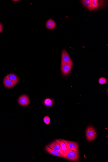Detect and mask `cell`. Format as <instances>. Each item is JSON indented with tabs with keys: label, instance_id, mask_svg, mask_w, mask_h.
I'll return each mask as SVG.
<instances>
[{
	"label": "cell",
	"instance_id": "cell-1",
	"mask_svg": "<svg viewBox=\"0 0 108 162\" xmlns=\"http://www.w3.org/2000/svg\"><path fill=\"white\" fill-rule=\"evenodd\" d=\"M64 158L69 161L78 162L79 161V152L68 149L63 154Z\"/></svg>",
	"mask_w": 108,
	"mask_h": 162
},
{
	"label": "cell",
	"instance_id": "cell-2",
	"mask_svg": "<svg viewBox=\"0 0 108 162\" xmlns=\"http://www.w3.org/2000/svg\"><path fill=\"white\" fill-rule=\"evenodd\" d=\"M87 140L89 141H92L95 139L97 136V132L94 127L90 126L87 127L86 131Z\"/></svg>",
	"mask_w": 108,
	"mask_h": 162
},
{
	"label": "cell",
	"instance_id": "cell-3",
	"mask_svg": "<svg viewBox=\"0 0 108 162\" xmlns=\"http://www.w3.org/2000/svg\"><path fill=\"white\" fill-rule=\"evenodd\" d=\"M61 63L73 64L72 60L70 57L68 52L65 49H63L62 51Z\"/></svg>",
	"mask_w": 108,
	"mask_h": 162
},
{
	"label": "cell",
	"instance_id": "cell-4",
	"mask_svg": "<svg viewBox=\"0 0 108 162\" xmlns=\"http://www.w3.org/2000/svg\"><path fill=\"white\" fill-rule=\"evenodd\" d=\"M73 64L61 63V73H62L63 76L65 77L68 76L70 73L73 67Z\"/></svg>",
	"mask_w": 108,
	"mask_h": 162
},
{
	"label": "cell",
	"instance_id": "cell-5",
	"mask_svg": "<svg viewBox=\"0 0 108 162\" xmlns=\"http://www.w3.org/2000/svg\"><path fill=\"white\" fill-rule=\"evenodd\" d=\"M63 140L68 149L75 151L79 152V146L77 143L64 140Z\"/></svg>",
	"mask_w": 108,
	"mask_h": 162
},
{
	"label": "cell",
	"instance_id": "cell-6",
	"mask_svg": "<svg viewBox=\"0 0 108 162\" xmlns=\"http://www.w3.org/2000/svg\"><path fill=\"white\" fill-rule=\"evenodd\" d=\"M17 102L20 106H25L29 105L30 103V101L28 95H23L19 98Z\"/></svg>",
	"mask_w": 108,
	"mask_h": 162
},
{
	"label": "cell",
	"instance_id": "cell-7",
	"mask_svg": "<svg viewBox=\"0 0 108 162\" xmlns=\"http://www.w3.org/2000/svg\"><path fill=\"white\" fill-rule=\"evenodd\" d=\"M47 145L52 149L56 150V151L60 153L61 154L63 155L64 153L62 148H61L59 144L57 143L55 141H53Z\"/></svg>",
	"mask_w": 108,
	"mask_h": 162
},
{
	"label": "cell",
	"instance_id": "cell-8",
	"mask_svg": "<svg viewBox=\"0 0 108 162\" xmlns=\"http://www.w3.org/2000/svg\"><path fill=\"white\" fill-rule=\"evenodd\" d=\"M54 100L50 97L46 98L42 102L43 105L46 108H52L54 105Z\"/></svg>",
	"mask_w": 108,
	"mask_h": 162
},
{
	"label": "cell",
	"instance_id": "cell-9",
	"mask_svg": "<svg viewBox=\"0 0 108 162\" xmlns=\"http://www.w3.org/2000/svg\"><path fill=\"white\" fill-rule=\"evenodd\" d=\"M105 1L92 0V4L94 10L100 9L104 6Z\"/></svg>",
	"mask_w": 108,
	"mask_h": 162
},
{
	"label": "cell",
	"instance_id": "cell-10",
	"mask_svg": "<svg viewBox=\"0 0 108 162\" xmlns=\"http://www.w3.org/2000/svg\"><path fill=\"white\" fill-rule=\"evenodd\" d=\"M45 151L49 154L54 155L57 157L63 158V155L60 154V153L49 147L48 146L46 145L45 147Z\"/></svg>",
	"mask_w": 108,
	"mask_h": 162
},
{
	"label": "cell",
	"instance_id": "cell-11",
	"mask_svg": "<svg viewBox=\"0 0 108 162\" xmlns=\"http://www.w3.org/2000/svg\"><path fill=\"white\" fill-rule=\"evenodd\" d=\"M4 85L5 87L7 88H11L15 86L14 84L10 80L8 76V74L6 76L3 80Z\"/></svg>",
	"mask_w": 108,
	"mask_h": 162
},
{
	"label": "cell",
	"instance_id": "cell-12",
	"mask_svg": "<svg viewBox=\"0 0 108 162\" xmlns=\"http://www.w3.org/2000/svg\"><path fill=\"white\" fill-rule=\"evenodd\" d=\"M81 2L84 6L90 11H94L92 4V0H83L81 1Z\"/></svg>",
	"mask_w": 108,
	"mask_h": 162
},
{
	"label": "cell",
	"instance_id": "cell-13",
	"mask_svg": "<svg viewBox=\"0 0 108 162\" xmlns=\"http://www.w3.org/2000/svg\"><path fill=\"white\" fill-rule=\"evenodd\" d=\"M46 26L48 29L52 30L56 27V24L54 20L49 19L46 22Z\"/></svg>",
	"mask_w": 108,
	"mask_h": 162
},
{
	"label": "cell",
	"instance_id": "cell-14",
	"mask_svg": "<svg viewBox=\"0 0 108 162\" xmlns=\"http://www.w3.org/2000/svg\"><path fill=\"white\" fill-rule=\"evenodd\" d=\"M8 74V76L10 80L13 82L14 86H16L19 82V79L18 77L16 75L11 73Z\"/></svg>",
	"mask_w": 108,
	"mask_h": 162
},
{
	"label": "cell",
	"instance_id": "cell-15",
	"mask_svg": "<svg viewBox=\"0 0 108 162\" xmlns=\"http://www.w3.org/2000/svg\"><path fill=\"white\" fill-rule=\"evenodd\" d=\"M55 141L59 144L64 153L68 149L63 140L58 139L55 140Z\"/></svg>",
	"mask_w": 108,
	"mask_h": 162
},
{
	"label": "cell",
	"instance_id": "cell-16",
	"mask_svg": "<svg viewBox=\"0 0 108 162\" xmlns=\"http://www.w3.org/2000/svg\"><path fill=\"white\" fill-rule=\"evenodd\" d=\"M108 81L106 77H102L98 80V83L100 85H103L107 83Z\"/></svg>",
	"mask_w": 108,
	"mask_h": 162
},
{
	"label": "cell",
	"instance_id": "cell-17",
	"mask_svg": "<svg viewBox=\"0 0 108 162\" xmlns=\"http://www.w3.org/2000/svg\"><path fill=\"white\" fill-rule=\"evenodd\" d=\"M43 122L46 124L47 125H49L50 122V118L48 116H46L44 117L43 118Z\"/></svg>",
	"mask_w": 108,
	"mask_h": 162
},
{
	"label": "cell",
	"instance_id": "cell-18",
	"mask_svg": "<svg viewBox=\"0 0 108 162\" xmlns=\"http://www.w3.org/2000/svg\"><path fill=\"white\" fill-rule=\"evenodd\" d=\"M3 31V27L2 25L0 23V33H1Z\"/></svg>",
	"mask_w": 108,
	"mask_h": 162
},
{
	"label": "cell",
	"instance_id": "cell-19",
	"mask_svg": "<svg viewBox=\"0 0 108 162\" xmlns=\"http://www.w3.org/2000/svg\"></svg>",
	"mask_w": 108,
	"mask_h": 162
}]
</instances>
